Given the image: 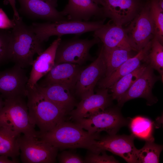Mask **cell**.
Returning <instances> with one entry per match:
<instances>
[{
  "label": "cell",
  "instance_id": "cell-1",
  "mask_svg": "<svg viewBox=\"0 0 163 163\" xmlns=\"http://www.w3.org/2000/svg\"><path fill=\"white\" fill-rule=\"evenodd\" d=\"M14 25L11 31L10 61L24 68L32 65L34 56L43 51V43L37 38L30 26L22 17L13 18Z\"/></svg>",
  "mask_w": 163,
  "mask_h": 163
},
{
  "label": "cell",
  "instance_id": "cell-2",
  "mask_svg": "<svg viewBox=\"0 0 163 163\" xmlns=\"http://www.w3.org/2000/svg\"><path fill=\"white\" fill-rule=\"evenodd\" d=\"M26 97L29 116L40 133L49 131L64 121L67 112L45 97L35 86L27 85Z\"/></svg>",
  "mask_w": 163,
  "mask_h": 163
},
{
  "label": "cell",
  "instance_id": "cell-3",
  "mask_svg": "<svg viewBox=\"0 0 163 163\" xmlns=\"http://www.w3.org/2000/svg\"><path fill=\"white\" fill-rule=\"evenodd\" d=\"M37 138L58 149L83 148L91 151L94 141L100 137L99 134H91L76 123L64 121L49 131L39 132Z\"/></svg>",
  "mask_w": 163,
  "mask_h": 163
},
{
  "label": "cell",
  "instance_id": "cell-4",
  "mask_svg": "<svg viewBox=\"0 0 163 163\" xmlns=\"http://www.w3.org/2000/svg\"><path fill=\"white\" fill-rule=\"evenodd\" d=\"M24 98L17 97L4 99V105L0 110V124L20 134L38 137L39 132L35 129Z\"/></svg>",
  "mask_w": 163,
  "mask_h": 163
},
{
  "label": "cell",
  "instance_id": "cell-5",
  "mask_svg": "<svg viewBox=\"0 0 163 163\" xmlns=\"http://www.w3.org/2000/svg\"><path fill=\"white\" fill-rule=\"evenodd\" d=\"M105 19L97 21H77L68 20L45 23H33L30 27L42 42L48 41L53 36L60 37L68 34L79 35L94 31L104 24Z\"/></svg>",
  "mask_w": 163,
  "mask_h": 163
},
{
  "label": "cell",
  "instance_id": "cell-6",
  "mask_svg": "<svg viewBox=\"0 0 163 163\" xmlns=\"http://www.w3.org/2000/svg\"><path fill=\"white\" fill-rule=\"evenodd\" d=\"M125 28L133 51L138 52L155 35L154 27L150 13V1L145 4L138 14Z\"/></svg>",
  "mask_w": 163,
  "mask_h": 163
},
{
  "label": "cell",
  "instance_id": "cell-7",
  "mask_svg": "<svg viewBox=\"0 0 163 163\" xmlns=\"http://www.w3.org/2000/svg\"><path fill=\"white\" fill-rule=\"evenodd\" d=\"M127 123L116 108L106 109L88 117L76 120V123L92 134H99L101 132L105 131L108 135L116 134Z\"/></svg>",
  "mask_w": 163,
  "mask_h": 163
},
{
  "label": "cell",
  "instance_id": "cell-8",
  "mask_svg": "<svg viewBox=\"0 0 163 163\" xmlns=\"http://www.w3.org/2000/svg\"><path fill=\"white\" fill-rule=\"evenodd\" d=\"M21 159L24 163H53L58 149L37 137L21 135L18 140Z\"/></svg>",
  "mask_w": 163,
  "mask_h": 163
},
{
  "label": "cell",
  "instance_id": "cell-9",
  "mask_svg": "<svg viewBox=\"0 0 163 163\" xmlns=\"http://www.w3.org/2000/svg\"><path fill=\"white\" fill-rule=\"evenodd\" d=\"M100 40L94 37L91 40L75 38L62 41L57 49L55 65L69 63L81 65L91 58L90 49L99 43Z\"/></svg>",
  "mask_w": 163,
  "mask_h": 163
},
{
  "label": "cell",
  "instance_id": "cell-10",
  "mask_svg": "<svg viewBox=\"0 0 163 163\" xmlns=\"http://www.w3.org/2000/svg\"><path fill=\"white\" fill-rule=\"evenodd\" d=\"M135 137L130 135H109L95 140L91 152L98 153L107 151L123 158L127 162L137 163V149L134 144Z\"/></svg>",
  "mask_w": 163,
  "mask_h": 163
},
{
  "label": "cell",
  "instance_id": "cell-11",
  "mask_svg": "<svg viewBox=\"0 0 163 163\" xmlns=\"http://www.w3.org/2000/svg\"><path fill=\"white\" fill-rule=\"evenodd\" d=\"M28 79L24 68L15 64L0 71V94L4 99L26 97Z\"/></svg>",
  "mask_w": 163,
  "mask_h": 163
},
{
  "label": "cell",
  "instance_id": "cell-12",
  "mask_svg": "<svg viewBox=\"0 0 163 163\" xmlns=\"http://www.w3.org/2000/svg\"><path fill=\"white\" fill-rule=\"evenodd\" d=\"M144 4L142 0H104L102 15L116 25L122 26L132 21Z\"/></svg>",
  "mask_w": 163,
  "mask_h": 163
},
{
  "label": "cell",
  "instance_id": "cell-13",
  "mask_svg": "<svg viewBox=\"0 0 163 163\" xmlns=\"http://www.w3.org/2000/svg\"><path fill=\"white\" fill-rule=\"evenodd\" d=\"M106 72L102 46L97 58L81 71L75 88L76 94L82 99L94 94L96 84L105 76Z\"/></svg>",
  "mask_w": 163,
  "mask_h": 163
},
{
  "label": "cell",
  "instance_id": "cell-14",
  "mask_svg": "<svg viewBox=\"0 0 163 163\" xmlns=\"http://www.w3.org/2000/svg\"><path fill=\"white\" fill-rule=\"evenodd\" d=\"M19 11L34 19L56 22L68 20L56 9L57 0H17Z\"/></svg>",
  "mask_w": 163,
  "mask_h": 163
},
{
  "label": "cell",
  "instance_id": "cell-15",
  "mask_svg": "<svg viewBox=\"0 0 163 163\" xmlns=\"http://www.w3.org/2000/svg\"><path fill=\"white\" fill-rule=\"evenodd\" d=\"M159 79L160 76L155 75L154 69L147 64L142 74L118 102L119 106H122L126 101L138 98L146 99L149 105L156 103L157 99L153 95L152 90Z\"/></svg>",
  "mask_w": 163,
  "mask_h": 163
},
{
  "label": "cell",
  "instance_id": "cell-16",
  "mask_svg": "<svg viewBox=\"0 0 163 163\" xmlns=\"http://www.w3.org/2000/svg\"><path fill=\"white\" fill-rule=\"evenodd\" d=\"M112 99L108 88H101L97 93L82 99L76 107L71 112L75 121L88 117L107 109L111 104Z\"/></svg>",
  "mask_w": 163,
  "mask_h": 163
},
{
  "label": "cell",
  "instance_id": "cell-17",
  "mask_svg": "<svg viewBox=\"0 0 163 163\" xmlns=\"http://www.w3.org/2000/svg\"><path fill=\"white\" fill-rule=\"evenodd\" d=\"M81 71L79 65L76 64L62 63L55 65L40 83H37L40 85L57 84L71 91L75 89Z\"/></svg>",
  "mask_w": 163,
  "mask_h": 163
},
{
  "label": "cell",
  "instance_id": "cell-18",
  "mask_svg": "<svg viewBox=\"0 0 163 163\" xmlns=\"http://www.w3.org/2000/svg\"><path fill=\"white\" fill-rule=\"evenodd\" d=\"M93 36L98 38L102 42L104 48H120L133 51L125 29L113 23L111 24L109 22L104 24L94 31Z\"/></svg>",
  "mask_w": 163,
  "mask_h": 163
},
{
  "label": "cell",
  "instance_id": "cell-19",
  "mask_svg": "<svg viewBox=\"0 0 163 163\" xmlns=\"http://www.w3.org/2000/svg\"><path fill=\"white\" fill-rule=\"evenodd\" d=\"M61 40V37H58L34 60L28 78L27 86L33 87L54 67L56 50Z\"/></svg>",
  "mask_w": 163,
  "mask_h": 163
},
{
  "label": "cell",
  "instance_id": "cell-20",
  "mask_svg": "<svg viewBox=\"0 0 163 163\" xmlns=\"http://www.w3.org/2000/svg\"><path fill=\"white\" fill-rule=\"evenodd\" d=\"M61 12L68 20L77 21H89L102 15V8L92 0H69Z\"/></svg>",
  "mask_w": 163,
  "mask_h": 163
},
{
  "label": "cell",
  "instance_id": "cell-21",
  "mask_svg": "<svg viewBox=\"0 0 163 163\" xmlns=\"http://www.w3.org/2000/svg\"><path fill=\"white\" fill-rule=\"evenodd\" d=\"M151 40L137 53L127 59L114 72L108 77H104L98 82L101 88H108L124 76L134 71L145 61L150 49Z\"/></svg>",
  "mask_w": 163,
  "mask_h": 163
},
{
  "label": "cell",
  "instance_id": "cell-22",
  "mask_svg": "<svg viewBox=\"0 0 163 163\" xmlns=\"http://www.w3.org/2000/svg\"><path fill=\"white\" fill-rule=\"evenodd\" d=\"M34 86L45 97L67 112L72 110L75 104V99L68 88L56 83L43 85L37 83Z\"/></svg>",
  "mask_w": 163,
  "mask_h": 163
},
{
  "label": "cell",
  "instance_id": "cell-23",
  "mask_svg": "<svg viewBox=\"0 0 163 163\" xmlns=\"http://www.w3.org/2000/svg\"><path fill=\"white\" fill-rule=\"evenodd\" d=\"M21 135L10 127L0 124V155L17 159L20 155L18 140Z\"/></svg>",
  "mask_w": 163,
  "mask_h": 163
},
{
  "label": "cell",
  "instance_id": "cell-24",
  "mask_svg": "<svg viewBox=\"0 0 163 163\" xmlns=\"http://www.w3.org/2000/svg\"><path fill=\"white\" fill-rule=\"evenodd\" d=\"M102 46L106 66V72L104 77L110 76L127 59L133 56L131 53L132 50H130L120 48L106 49Z\"/></svg>",
  "mask_w": 163,
  "mask_h": 163
},
{
  "label": "cell",
  "instance_id": "cell-25",
  "mask_svg": "<svg viewBox=\"0 0 163 163\" xmlns=\"http://www.w3.org/2000/svg\"><path fill=\"white\" fill-rule=\"evenodd\" d=\"M147 64L140 66L132 72L124 76L109 88L110 89L112 99L118 102L145 69Z\"/></svg>",
  "mask_w": 163,
  "mask_h": 163
},
{
  "label": "cell",
  "instance_id": "cell-26",
  "mask_svg": "<svg viewBox=\"0 0 163 163\" xmlns=\"http://www.w3.org/2000/svg\"><path fill=\"white\" fill-rule=\"evenodd\" d=\"M129 126L135 137L145 140L154 141L153 136V123L149 118L138 116L131 119Z\"/></svg>",
  "mask_w": 163,
  "mask_h": 163
},
{
  "label": "cell",
  "instance_id": "cell-27",
  "mask_svg": "<svg viewBox=\"0 0 163 163\" xmlns=\"http://www.w3.org/2000/svg\"><path fill=\"white\" fill-rule=\"evenodd\" d=\"M145 62L163 77V46L154 35L151 40V46Z\"/></svg>",
  "mask_w": 163,
  "mask_h": 163
},
{
  "label": "cell",
  "instance_id": "cell-28",
  "mask_svg": "<svg viewBox=\"0 0 163 163\" xmlns=\"http://www.w3.org/2000/svg\"><path fill=\"white\" fill-rule=\"evenodd\" d=\"M154 141H147L144 146L137 149L136 156L137 163H158L163 146L155 143Z\"/></svg>",
  "mask_w": 163,
  "mask_h": 163
},
{
  "label": "cell",
  "instance_id": "cell-29",
  "mask_svg": "<svg viewBox=\"0 0 163 163\" xmlns=\"http://www.w3.org/2000/svg\"><path fill=\"white\" fill-rule=\"evenodd\" d=\"M150 13L154 27V33L160 42L163 43V9L158 0H150Z\"/></svg>",
  "mask_w": 163,
  "mask_h": 163
},
{
  "label": "cell",
  "instance_id": "cell-30",
  "mask_svg": "<svg viewBox=\"0 0 163 163\" xmlns=\"http://www.w3.org/2000/svg\"><path fill=\"white\" fill-rule=\"evenodd\" d=\"M11 31L0 29V65L10 60Z\"/></svg>",
  "mask_w": 163,
  "mask_h": 163
},
{
  "label": "cell",
  "instance_id": "cell-31",
  "mask_svg": "<svg viewBox=\"0 0 163 163\" xmlns=\"http://www.w3.org/2000/svg\"><path fill=\"white\" fill-rule=\"evenodd\" d=\"M84 163H117L119 162L112 155H109L103 151L96 153L90 151L84 160Z\"/></svg>",
  "mask_w": 163,
  "mask_h": 163
},
{
  "label": "cell",
  "instance_id": "cell-32",
  "mask_svg": "<svg viewBox=\"0 0 163 163\" xmlns=\"http://www.w3.org/2000/svg\"><path fill=\"white\" fill-rule=\"evenodd\" d=\"M61 163H82L84 160L78 155L69 151H64L58 156Z\"/></svg>",
  "mask_w": 163,
  "mask_h": 163
},
{
  "label": "cell",
  "instance_id": "cell-33",
  "mask_svg": "<svg viewBox=\"0 0 163 163\" xmlns=\"http://www.w3.org/2000/svg\"><path fill=\"white\" fill-rule=\"evenodd\" d=\"M14 22L10 19L3 9L0 8V29L8 30L13 27Z\"/></svg>",
  "mask_w": 163,
  "mask_h": 163
},
{
  "label": "cell",
  "instance_id": "cell-34",
  "mask_svg": "<svg viewBox=\"0 0 163 163\" xmlns=\"http://www.w3.org/2000/svg\"><path fill=\"white\" fill-rule=\"evenodd\" d=\"M16 0H6V2L10 4L13 11V17L16 18H18L20 17L18 11L17 9L16 6Z\"/></svg>",
  "mask_w": 163,
  "mask_h": 163
},
{
  "label": "cell",
  "instance_id": "cell-35",
  "mask_svg": "<svg viewBox=\"0 0 163 163\" xmlns=\"http://www.w3.org/2000/svg\"><path fill=\"white\" fill-rule=\"evenodd\" d=\"M19 162L17 159L11 160L7 156L0 155V163H19Z\"/></svg>",
  "mask_w": 163,
  "mask_h": 163
},
{
  "label": "cell",
  "instance_id": "cell-36",
  "mask_svg": "<svg viewBox=\"0 0 163 163\" xmlns=\"http://www.w3.org/2000/svg\"><path fill=\"white\" fill-rule=\"evenodd\" d=\"M94 3L97 5H100L103 6L104 4V0H92Z\"/></svg>",
  "mask_w": 163,
  "mask_h": 163
},
{
  "label": "cell",
  "instance_id": "cell-37",
  "mask_svg": "<svg viewBox=\"0 0 163 163\" xmlns=\"http://www.w3.org/2000/svg\"><path fill=\"white\" fill-rule=\"evenodd\" d=\"M3 98L0 94V110L3 107L5 104V101L3 100Z\"/></svg>",
  "mask_w": 163,
  "mask_h": 163
},
{
  "label": "cell",
  "instance_id": "cell-38",
  "mask_svg": "<svg viewBox=\"0 0 163 163\" xmlns=\"http://www.w3.org/2000/svg\"><path fill=\"white\" fill-rule=\"evenodd\" d=\"M158 2L160 7L163 9V0H158Z\"/></svg>",
  "mask_w": 163,
  "mask_h": 163
}]
</instances>
